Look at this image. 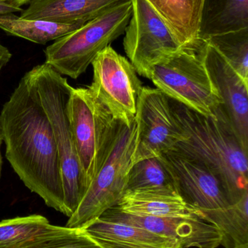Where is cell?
<instances>
[{
	"label": "cell",
	"instance_id": "cell-18",
	"mask_svg": "<svg viewBox=\"0 0 248 248\" xmlns=\"http://www.w3.org/2000/svg\"><path fill=\"white\" fill-rule=\"evenodd\" d=\"M116 208L138 216L156 217L199 218L197 211L176 192L141 190L125 192Z\"/></svg>",
	"mask_w": 248,
	"mask_h": 248
},
{
	"label": "cell",
	"instance_id": "cell-11",
	"mask_svg": "<svg viewBox=\"0 0 248 248\" xmlns=\"http://www.w3.org/2000/svg\"><path fill=\"white\" fill-rule=\"evenodd\" d=\"M135 119L137 141L132 164L158 157L172 150L180 140L170 98L158 89L142 87L137 99Z\"/></svg>",
	"mask_w": 248,
	"mask_h": 248
},
{
	"label": "cell",
	"instance_id": "cell-2",
	"mask_svg": "<svg viewBox=\"0 0 248 248\" xmlns=\"http://www.w3.org/2000/svg\"><path fill=\"white\" fill-rule=\"evenodd\" d=\"M170 100L181 138L173 149L200 160L224 185L231 205L248 192V148L219 108L208 117Z\"/></svg>",
	"mask_w": 248,
	"mask_h": 248
},
{
	"label": "cell",
	"instance_id": "cell-28",
	"mask_svg": "<svg viewBox=\"0 0 248 248\" xmlns=\"http://www.w3.org/2000/svg\"><path fill=\"white\" fill-rule=\"evenodd\" d=\"M1 135H0V176H1V165H2V158H1Z\"/></svg>",
	"mask_w": 248,
	"mask_h": 248
},
{
	"label": "cell",
	"instance_id": "cell-8",
	"mask_svg": "<svg viewBox=\"0 0 248 248\" xmlns=\"http://www.w3.org/2000/svg\"><path fill=\"white\" fill-rule=\"evenodd\" d=\"M91 65L93 81L87 87L114 119L131 125L143 87L133 65L111 46L99 52Z\"/></svg>",
	"mask_w": 248,
	"mask_h": 248
},
{
	"label": "cell",
	"instance_id": "cell-7",
	"mask_svg": "<svg viewBox=\"0 0 248 248\" xmlns=\"http://www.w3.org/2000/svg\"><path fill=\"white\" fill-rule=\"evenodd\" d=\"M67 115L87 188L94 177L114 118L88 87H72Z\"/></svg>",
	"mask_w": 248,
	"mask_h": 248
},
{
	"label": "cell",
	"instance_id": "cell-25",
	"mask_svg": "<svg viewBox=\"0 0 248 248\" xmlns=\"http://www.w3.org/2000/svg\"><path fill=\"white\" fill-rule=\"evenodd\" d=\"M12 58V54L6 46L0 43V72L2 68L8 63Z\"/></svg>",
	"mask_w": 248,
	"mask_h": 248
},
{
	"label": "cell",
	"instance_id": "cell-9",
	"mask_svg": "<svg viewBox=\"0 0 248 248\" xmlns=\"http://www.w3.org/2000/svg\"><path fill=\"white\" fill-rule=\"evenodd\" d=\"M132 12L123 45L139 75L149 78L154 65L182 49L165 23L146 0H131Z\"/></svg>",
	"mask_w": 248,
	"mask_h": 248
},
{
	"label": "cell",
	"instance_id": "cell-29",
	"mask_svg": "<svg viewBox=\"0 0 248 248\" xmlns=\"http://www.w3.org/2000/svg\"><path fill=\"white\" fill-rule=\"evenodd\" d=\"M234 248H248V244L243 245V246H237Z\"/></svg>",
	"mask_w": 248,
	"mask_h": 248
},
{
	"label": "cell",
	"instance_id": "cell-19",
	"mask_svg": "<svg viewBox=\"0 0 248 248\" xmlns=\"http://www.w3.org/2000/svg\"><path fill=\"white\" fill-rule=\"evenodd\" d=\"M248 28V0H203L199 38L202 42L216 35Z\"/></svg>",
	"mask_w": 248,
	"mask_h": 248
},
{
	"label": "cell",
	"instance_id": "cell-5",
	"mask_svg": "<svg viewBox=\"0 0 248 248\" xmlns=\"http://www.w3.org/2000/svg\"><path fill=\"white\" fill-rule=\"evenodd\" d=\"M132 12V1H125L57 39L45 49V63L61 75L77 79L99 52L125 33Z\"/></svg>",
	"mask_w": 248,
	"mask_h": 248
},
{
	"label": "cell",
	"instance_id": "cell-30",
	"mask_svg": "<svg viewBox=\"0 0 248 248\" xmlns=\"http://www.w3.org/2000/svg\"><path fill=\"white\" fill-rule=\"evenodd\" d=\"M174 248H183V246H182V245L179 244L177 245V246H176Z\"/></svg>",
	"mask_w": 248,
	"mask_h": 248
},
{
	"label": "cell",
	"instance_id": "cell-23",
	"mask_svg": "<svg viewBox=\"0 0 248 248\" xmlns=\"http://www.w3.org/2000/svg\"><path fill=\"white\" fill-rule=\"evenodd\" d=\"M206 42L248 82V28L212 36Z\"/></svg>",
	"mask_w": 248,
	"mask_h": 248
},
{
	"label": "cell",
	"instance_id": "cell-10",
	"mask_svg": "<svg viewBox=\"0 0 248 248\" xmlns=\"http://www.w3.org/2000/svg\"><path fill=\"white\" fill-rule=\"evenodd\" d=\"M170 172L181 198L205 221L231 204L224 185L200 160L172 149L159 156Z\"/></svg>",
	"mask_w": 248,
	"mask_h": 248
},
{
	"label": "cell",
	"instance_id": "cell-22",
	"mask_svg": "<svg viewBox=\"0 0 248 248\" xmlns=\"http://www.w3.org/2000/svg\"><path fill=\"white\" fill-rule=\"evenodd\" d=\"M141 190H164L178 193L173 177L160 157L144 159L131 166L125 192Z\"/></svg>",
	"mask_w": 248,
	"mask_h": 248
},
{
	"label": "cell",
	"instance_id": "cell-27",
	"mask_svg": "<svg viewBox=\"0 0 248 248\" xmlns=\"http://www.w3.org/2000/svg\"><path fill=\"white\" fill-rule=\"evenodd\" d=\"M32 0H0V3L15 6V7H20L23 4L30 2Z\"/></svg>",
	"mask_w": 248,
	"mask_h": 248
},
{
	"label": "cell",
	"instance_id": "cell-14",
	"mask_svg": "<svg viewBox=\"0 0 248 248\" xmlns=\"http://www.w3.org/2000/svg\"><path fill=\"white\" fill-rule=\"evenodd\" d=\"M130 0H32L20 17L62 24L86 23Z\"/></svg>",
	"mask_w": 248,
	"mask_h": 248
},
{
	"label": "cell",
	"instance_id": "cell-1",
	"mask_svg": "<svg viewBox=\"0 0 248 248\" xmlns=\"http://www.w3.org/2000/svg\"><path fill=\"white\" fill-rule=\"evenodd\" d=\"M5 156L25 186L64 214L61 163L49 119L33 86L23 77L0 113Z\"/></svg>",
	"mask_w": 248,
	"mask_h": 248
},
{
	"label": "cell",
	"instance_id": "cell-17",
	"mask_svg": "<svg viewBox=\"0 0 248 248\" xmlns=\"http://www.w3.org/2000/svg\"><path fill=\"white\" fill-rule=\"evenodd\" d=\"M163 20L182 47L195 48L203 0H146Z\"/></svg>",
	"mask_w": 248,
	"mask_h": 248
},
{
	"label": "cell",
	"instance_id": "cell-24",
	"mask_svg": "<svg viewBox=\"0 0 248 248\" xmlns=\"http://www.w3.org/2000/svg\"><path fill=\"white\" fill-rule=\"evenodd\" d=\"M43 248H102L84 230L72 231Z\"/></svg>",
	"mask_w": 248,
	"mask_h": 248
},
{
	"label": "cell",
	"instance_id": "cell-15",
	"mask_svg": "<svg viewBox=\"0 0 248 248\" xmlns=\"http://www.w3.org/2000/svg\"><path fill=\"white\" fill-rule=\"evenodd\" d=\"M73 229L51 224L40 215L16 217L0 222V248H43Z\"/></svg>",
	"mask_w": 248,
	"mask_h": 248
},
{
	"label": "cell",
	"instance_id": "cell-20",
	"mask_svg": "<svg viewBox=\"0 0 248 248\" xmlns=\"http://www.w3.org/2000/svg\"><path fill=\"white\" fill-rule=\"evenodd\" d=\"M85 23L62 24L41 20H26L13 13L0 15V29L9 34L23 38L33 43L45 45L55 41Z\"/></svg>",
	"mask_w": 248,
	"mask_h": 248
},
{
	"label": "cell",
	"instance_id": "cell-12",
	"mask_svg": "<svg viewBox=\"0 0 248 248\" xmlns=\"http://www.w3.org/2000/svg\"><path fill=\"white\" fill-rule=\"evenodd\" d=\"M200 52L210 79L221 99L220 110L248 148V82L211 44L204 42Z\"/></svg>",
	"mask_w": 248,
	"mask_h": 248
},
{
	"label": "cell",
	"instance_id": "cell-6",
	"mask_svg": "<svg viewBox=\"0 0 248 248\" xmlns=\"http://www.w3.org/2000/svg\"><path fill=\"white\" fill-rule=\"evenodd\" d=\"M202 44L198 47H182L154 65L149 79L171 100L215 118L221 100L205 68L200 52Z\"/></svg>",
	"mask_w": 248,
	"mask_h": 248
},
{
	"label": "cell",
	"instance_id": "cell-16",
	"mask_svg": "<svg viewBox=\"0 0 248 248\" xmlns=\"http://www.w3.org/2000/svg\"><path fill=\"white\" fill-rule=\"evenodd\" d=\"M84 230L102 248H174L179 244L144 229L101 217Z\"/></svg>",
	"mask_w": 248,
	"mask_h": 248
},
{
	"label": "cell",
	"instance_id": "cell-26",
	"mask_svg": "<svg viewBox=\"0 0 248 248\" xmlns=\"http://www.w3.org/2000/svg\"><path fill=\"white\" fill-rule=\"evenodd\" d=\"M23 9L15 6L0 3V15L9 14V13H17L23 11Z\"/></svg>",
	"mask_w": 248,
	"mask_h": 248
},
{
	"label": "cell",
	"instance_id": "cell-21",
	"mask_svg": "<svg viewBox=\"0 0 248 248\" xmlns=\"http://www.w3.org/2000/svg\"><path fill=\"white\" fill-rule=\"evenodd\" d=\"M222 235L221 246L234 248L248 244V192L238 202L208 217Z\"/></svg>",
	"mask_w": 248,
	"mask_h": 248
},
{
	"label": "cell",
	"instance_id": "cell-3",
	"mask_svg": "<svg viewBox=\"0 0 248 248\" xmlns=\"http://www.w3.org/2000/svg\"><path fill=\"white\" fill-rule=\"evenodd\" d=\"M33 86L49 119L56 144L62 175L64 215L71 217L87 192L67 115L71 87L66 78L46 63L25 74Z\"/></svg>",
	"mask_w": 248,
	"mask_h": 248
},
{
	"label": "cell",
	"instance_id": "cell-4",
	"mask_svg": "<svg viewBox=\"0 0 248 248\" xmlns=\"http://www.w3.org/2000/svg\"><path fill=\"white\" fill-rule=\"evenodd\" d=\"M137 141V124L114 119L97 170L74 214L65 227L84 230L116 206L126 191Z\"/></svg>",
	"mask_w": 248,
	"mask_h": 248
},
{
	"label": "cell",
	"instance_id": "cell-13",
	"mask_svg": "<svg viewBox=\"0 0 248 248\" xmlns=\"http://www.w3.org/2000/svg\"><path fill=\"white\" fill-rule=\"evenodd\" d=\"M100 217L172 239L183 248H217L222 242L219 230L200 218L134 215L123 212L116 207L108 210Z\"/></svg>",
	"mask_w": 248,
	"mask_h": 248
}]
</instances>
